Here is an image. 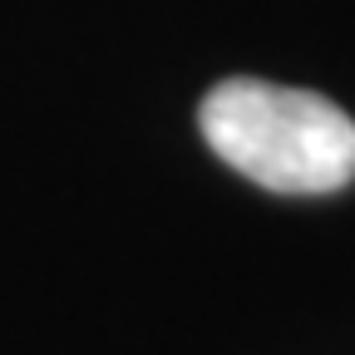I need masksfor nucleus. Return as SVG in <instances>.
<instances>
[{
    "instance_id": "f257e3e1",
    "label": "nucleus",
    "mask_w": 355,
    "mask_h": 355,
    "mask_svg": "<svg viewBox=\"0 0 355 355\" xmlns=\"http://www.w3.org/2000/svg\"><path fill=\"white\" fill-rule=\"evenodd\" d=\"M207 148L272 193H336L355 178V123L331 99L266 79H222L198 104Z\"/></svg>"
}]
</instances>
